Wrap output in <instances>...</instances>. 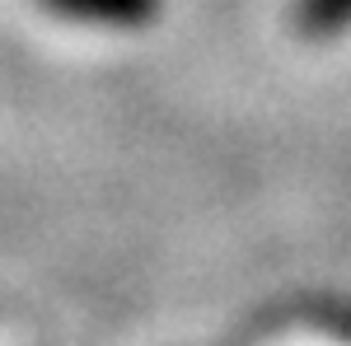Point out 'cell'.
Segmentation results:
<instances>
[{
    "mask_svg": "<svg viewBox=\"0 0 351 346\" xmlns=\"http://www.w3.org/2000/svg\"><path fill=\"white\" fill-rule=\"evenodd\" d=\"M47 10L84 24H112V28H141L160 14V0H43Z\"/></svg>",
    "mask_w": 351,
    "mask_h": 346,
    "instance_id": "cell-1",
    "label": "cell"
},
{
    "mask_svg": "<svg viewBox=\"0 0 351 346\" xmlns=\"http://www.w3.org/2000/svg\"><path fill=\"white\" fill-rule=\"evenodd\" d=\"M295 24L309 38H332V33H342L351 24V0H300Z\"/></svg>",
    "mask_w": 351,
    "mask_h": 346,
    "instance_id": "cell-2",
    "label": "cell"
}]
</instances>
